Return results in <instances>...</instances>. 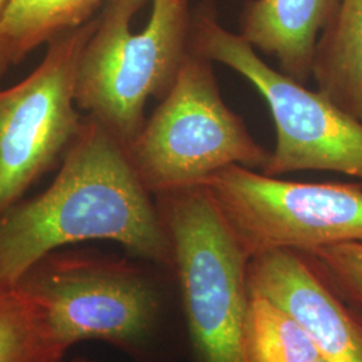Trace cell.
Returning a JSON list of instances; mask_svg holds the SVG:
<instances>
[{
    "mask_svg": "<svg viewBox=\"0 0 362 362\" xmlns=\"http://www.w3.org/2000/svg\"><path fill=\"white\" fill-rule=\"evenodd\" d=\"M71 362H101L95 361V360H91V358H86V357H78L76 360H73Z\"/></svg>",
    "mask_w": 362,
    "mask_h": 362,
    "instance_id": "17",
    "label": "cell"
},
{
    "mask_svg": "<svg viewBox=\"0 0 362 362\" xmlns=\"http://www.w3.org/2000/svg\"><path fill=\"white\" fill-rule=\"evenodd\" d=\"M67 349L40 302L18 286L0 288V362H61Z\"/></svg>",
    "mask_w": 362,
    "mask_h": 362,
    "instance_id": "13",
    "label": "cell"
},
{
    "mask_svg": "<svg viewBox=\"0 0 362 362\" xmlns=\"http://www.w3.org/2000/svg\"><path fill=\"white\" fill-rule=\"evenodd\" d=\"M127 151L153 196L203 184L231 165L260 172L270 157L224 103L212 62L192 52Z\"/></svg>",
    "mask_w": 362,
    "mask_h": 362,
    "instance_id": "5",
    "label": "cell"
},
{
    "mask_svg": "<svg viewBox=\"0 0 362 362\" xmlns=\"http://www.w3.org/2000/svg\"><path fill=\"white\" fill-rule=\"evenodd\" d=\"M152 196L127 146L85 116L49 188L0 216V288L13 287L54 251L89 240L116 242L173 272L170 239Z\"/></svg>",
    "mask_w": 362,
    "mask_h": 362,
    "instance_id": "1",
    "label": "cell"
},
{
    "mask_svg": "<svg viewBox=\"0 0 362 362\" xmlns=\"http://www.w3.org/2000/svg\"><path fill=\"white\" fill-rule=\"evenodd\" d=\"M311 79L318 91L362 122V0H341L317 42Z\"/></svg>",
    "mask_w": 362,
    "mask_h": 362,
    "instance_id": "11",
    "label": "cell"
},
{
    "mask_svg": "<svg viewBox=\"0 0 362 362\" xmlns=\"http://www.w3.org/2000/svg\"><path fill=\"white\" fill-rule=\"evenodd\" d=\"M247 290L287 311L326 362H362V314L318 274L303 252L274 250L250 259Z\"/></svg>",
    "mask_w": 362,
    "mask_h": 362,
    "instance_id": "9",
    "label": "cell"
},
{
    "mask_svg": "<svg viewBox=\"0 0 362 362\" xmlns=\"http://www.w3.org/2000/svg\"><path fill=\"white\" fill-rule=\"evenodd\" d=\"M191 52L230 67L258 90L270 109L275 146L260 172L281 177L302 170L336 172L362 181V122L321 91L310 90L266 64L239 33L220 23L211 0L191 18Z\"/></svg>",
    "mask_w": 362,
    "mask_h": 362,
    "instance_id": "4",
    "label": "cell"
},
{
    "mask_svg": "<svg viewBox=\"0 0 362 362\" xmlns=\"http://www.w3.org/2000/svg\"><path fill=\"white\" fill-rule=\"evenodd\" d=\"M145 0H107L78 61L76 104L128 148L143 129L145 106L172 89L191 52L188 0H153L148 25L132 22Z\"/></svg>",
    "mask_w": 362,
    "mask_h": 362,
    "instance_id": "2",
    "label": "cell"
},
{
    "mask_svg": "<svg viewBox=\"0 0 362 362\" xmlns=\"http://www.w3.org/2000/svg\"><path fill=\"white\" fill-rule=\"evenodd\" d=\"M341 0H247L239 34L262 54L278 61L279 71L306 85L320 35Z\"/></svg>",
    "mask_w": 362,
    "mask_h": 362,
    "instance_id": "10",
    "label": "cell"
},
{
    "mask_svg": "<svg viewBox=\"0 0 362 362\" xmlns=\"http://www.w3.org/2000/svg\"><path fill=\"white\" fill-rule=\"evenodd\" d=\"M95 23L97 16L57 37L25 79L0 90V216L65 156L82 129L78 61Z\"/></svg>",
    "mask_w": 362,
    "mask_h": 362,
    "instance_id": "8",
    "label": "cell"
},
{
    "mask_svg": "<svg viewBox=\"0 0 362 362\" xmlns=\"http://www.w3.org/2000/svg\"><path fill=\"white\" fill-rule=\"evenodd\" d=\"M248 258L362 242V182H308L231 165L203 182Z\"/></svg>",
    "mask_w": 362,
    "mask_h": 362,
    "instance_id": "7",
    "label": "cell"
},
{
    "mask_svg": "<svg viewBox=\"0 0 362 362\" xmlns=\"http://www.w3.org/2000/svg\"><path fill=\"white\" fill-rule=\"evenodd\" d=\"M196 362H247L250 258L204 184L156 196Z\"/></svg>",
    "mask_w": 362,
    "mask_h": 362,
    "instance_id": "3",
    "label": "cell"
},
{
    "mask_svg": "<svg viewBox=\"0 0 362 362\" xmlns=\"http://www.w3.org/2000/svg\"><path fill=\"white\" fill-rule=\"evenodd\" d=\"M247 362H315L321 358L305 329L269 298L248 291Z\"/></svg>",
    "mask_w": 362,
    "mask_h": 362,
    "instance_id": "14",
    "label": "cell"
},
{
    "mask_svg": "<svg viewBox=\"0 0 362 362\" xmlns=\"http://www.w3.org/2000/svg\"><path fill=\"white\" fill-rule=\"evenodd\" d=\"M303 254L327 285L362 314V242L321 247Z\"/></svg>",
    "mask_w": 362,
    "mask_h": 362,
    "instance_id": "15",
    "label": "cell"
},
{
    "mask_svg": "<svg viewBox=\"0 0 362 362\" xmlns=\"http://www.w3.org/2000/svg\"><path fill=\"white\" fill-rule=\"evenodd\" d=\"M13 286L43 305L67 348L97 339L134 354L149 346L161 320V294L146 272L93 251H54Z\"/></svg>",
    "mask_w": 362,
    "mask_h": 362,
    "instance_id": "6",
    "label": "cell"
},
{
    "mask_svg": "<svg viewBox=\"0 0 362 362\" xmlns=\"http://www.w3.org/2000/svg\"><path fill=\"white\" fill-rule=\"evenodd\" d=\"M103 0H11L0 18V79L42 45L89 22Z\"/></svg>",
    "mask_w": 362,
    "mask_h": 362,
    "instance_id": "12",
    "label": "cell"
},
{
    "mask_svg": "<svg viewBox=\"0 0 362 362\" xmlns=\"http://www.w3.org/2000/svg\"><path fill=\"white\" fill-rule=\"evenodd\" d=\"M315 362H326L325 360H322V358H320V360H317Z\"/></svg>",
    "mask_w": 362,
    "mask_h": 362,
    "instance_id": "18",
    "label": "cell"
},
{
    "mask_svg": "<svg viewBox=\"0 0 362 362\" xmlns=\"http://www.w3.org/2000/svg\"><path fill=\"white\" fill-rule=\"evenodd\" d=\"M10 1L11 0H0V18H1V15L4 13V10L7 8V6L10 4Z\"/></svg>",
    "mask_w": 362,
    "mask_h": 362,
    "instance_id": "16",
    "label": "cell"
}]
</instances>
